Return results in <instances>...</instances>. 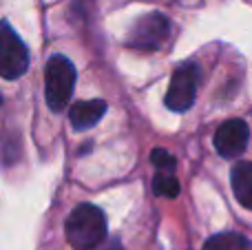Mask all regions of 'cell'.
I'll return each mask as SVG.
<instances>
[{"label": "cell", "instance_id": "6", "mask_svg": "<svg viewBox=\"0 0 252 250\" xmlns=\"http://www.w3.org/2000/svg\"><path fill=\"white\" fill-rule=\"evenodd\" d=\"M250 140V128L244 120H226L221 126L215 131V151L226 159L239 157L246 151Z\"/></svg>", "mask_w": 252, "mask_h": 250}, {"label": "cell", "instance_id": "9", "mask_svg": "<svg viewBox=\"0 0 252 250\" xmlns=\"http://www.w3.org/2000/svg\"><path fill=\"white\" fill-rule=\"evenodd\" d=\"M204 250H252V244L239 233H219L204 244Z\"/></svg>", "mask_w": 252, "mask_h": 250}, {"label": "cell", "instance_id": "8", "mask_svg": "<svg viewBox=\"0 0 252 250\" xmlns=\"http://www.w3.org/2000/svg\"><path fill=\"white\" fill-rule=\"evenodd\" d=\"M230 186L237 202L246 211H252V162H239L232 166Z\"/></svg>", "mask_w": 252, "mask_h": 250}, {"label": "cell", "instance_id": "1", "mask_svg": "<svg viewBox=\"0 0 252 250\" xmlns=\"http://www.w3.org/2000/svg\"><path fill=\"white\" fill-rule=\"evenodd\" d=\"M66 242L75 250H95L106 239V217L93 204H80L66 217Z\"/></svg>", "mask_w": 252, "mask_h": 250}, {"label": "cell", "instance_id": "7", "mask_svg": "<svg viewBox=\"0 0 252 250\" xmlns=\"http://www.w3.org/2000/svg\"><path fill=\"white\" fill-rule=\"evenodd\" d=\"M104 113H106L104 100H82L71 106L69 120L75 131H87V128L95 126V124L104 118Z\"/></svg>", "mask_w": 252, "mask_h": 250}, {"label": "cell", "instance_id": "2", "mask_svg": "<svg viewBox=\"0 0 252 250\" xmlns=\"http://www.w3.org/2000/svg\"><path fill=\"white\" fill-rule=\"evenodd\" d=\"M75 66L69 58L51 56L44 69V91H47V104L51 111L66 109L71 100V93L75 87Z\"/></svg>", "mask_w": 252, "mask_h": 250}, {"label": "cell", "instance_id": "4", "mask_svg": "<svg viewBox=\"0 0 252 250\" xmlns=\"http://www.w3.org/2000/svg\"><path fill=\"white\" fill-rule=\"evenodd\" d=\"M197 84H199V66L195 62H184L175 69L173 78H170L168 91H166L164 104L166 109L175 111V113H184L195 104L197 97Z\"/></svg>", "mask_w": 252, "mask_h": 250}, {"label": "cell", "instance_id": "12", "mask_svg": "<svg viewBox=\"0 0 252 250\" xmlns=\"http://www.w3.org/2000/svg\"><path fill=\"white\" fill-rule=\"evenodd\" d=\"M0 106H2V95H0Z\"/></svg>", "mask_w": 252, "mask_h": 250}, {"label": "cell", "instance_id": "5", "mask_svg": "<svg viewBox=\"0 0 252 250\" xmlns=\"http://www.w3.org/2000/svg\"><path fill=\"white\" fill-rule=\"evenodd\" d=\"M29 69V51L11 25L0 20V78L18 80Z\"/></svg>", "mask_w": 252, "mask_h": 250}, {"label": "cell", "instance_id": "10", "mask_svg": "<svg viewBox=\"0 0 252 250\" xmlns=\"http://www.w3.org/2000/svg\"><path fill=\"white\" fill-rule=\"evenodd\" d=\"M153 190H155V195H159V197H177L179 195V182L175 180L173 173H159L157 171V175L153 177Z\"/></svg>", "mask_w": 252, "mask_h": 250}, {"label": "cell", "instance_id": "3", "mask_svg": "<svg viewBox=\"0 0 252 250\" xmlns=\"http://www.w3.org/2000/svg\"><path fill=\"white\" fill-rule=\"evenodd\" d=\"M170 33V20L159 11L139 16L126 35V47L137 51H157Z\"/></svg>", "mask_w": 252, "mask_h": 250}, {"label": "cell", "instance_id": "11", "mask_svg": "<svg viewBox=\"0 0 252 250\" xmlns=\"http://www.w3.org/2000/svg\"><path fill=\"white\" fill-rule=\"evenodd\" d=\"M151 162H153V166L157 168L159 173H173L175 168H177V159L173 157V155L168 153V151H164V149H155L151 153Z\"/></svg>", "mask_w": 252, "mask_h": 250}]
</instances>
